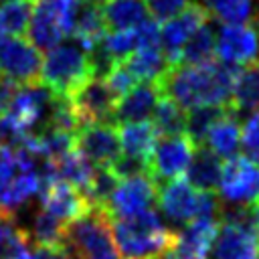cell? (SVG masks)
Returning <instances> with one entry per match:
<instances>
[{
  "instance_id": "6da1fadb",
  "label": "cell",
  "mask_w": 259,
  "mask_h": 259,
  "mask_svg": "<svg viewBox=\"0 0 259 259\" xmlns=\"http://www.w3.org/2000/svg\"><path fill=\"white\" fill-rule=\"evenodd\" d=\"M241 67L212 59L202 65H172L160 81L164 95L182 109L200 105H231L233 87Z\"/></svg>"
},
{
  "instance_id": "7a4b0ae2",
  "label": "cell",
  "mask_w": 259,
  "mask_h": 259,
  "mask_svg": "<svg viewBox=\"0 0 259 259\" xmlns=\"http://www.w3.org/2000/svg\"><path fill=\"white\" fill-rule=\"evenodd\" d=\"M109 227L123 259H160L176 243V231H170L152 206L130 217H113Z\"/></svg>"
},
{
  "instance_id": "3957f363",
  "label": "cell",
  "mask_w": 259,
  "mask_h": 259,
  "mask_svg": "<svg viewBox=\"0 0 259 259\" xmlns=\"http://www.w3.org/2000/svg\"><path fill=\"white\" fill-rule=\"evenodd\" d=\"M63 247L69 259H121L113 243L109 217L93 206L65 225Z\"/></svg>"
},
{
  "instance_id": "277c9868",
  "label": "cell",
  "mask_w": 259,
  "mask_h": 259,
  "mask_svg": "<svg viewBox=\"0 0 259 259\" xmlns=\"http://www.w3.org/2000/svg\"><path fill=\"white\" fill-rule=\"evenodd\" d=\"M91 75L89 55L77 40L55 45L40 65V83L57 97L69 99Z\"/></svg>"
},
{
  "instance_id": "5b68a950",
  "label": "cell",
  "mask_w": 259,
  "mask_h": 259,
  "mask_svg": "<svg viewBox=\"0 0 259 259\" xmlns=\"http://www.w3.org/2000/svg\"><path fill=\"white\" fill-rule=\"evenodd\" d=\"M156 202L160 210L178 225H186L198 217L219 219L221 202L214 192L196 190L188 180L172 178L164 184H158Z\"/></svg>"
},
{
  "instance_id": "8992f818",
  "label": "cell",
  "mask_w": 259,
  "mask_h": 259,
  "mask_svg": "<svg viewBox=\"0 0 259 259\" xmlns=\"http://www.w3.org/2000/svg\"><path fill=\"white\" fill-rule=\"evenodd\" d=\"M83 0H34L28 36L38 51H49L65 36H71L77 10Z\"/></svg>"
},
{
  "instance_id": "52a82bcc",
  "label": "cell",
  "mask_w": 259,
  "mask_h": 259,
  "mask_svg": "<svg viewBox=\"0 0 259 259\" xmlns=\"http://www.w3.org/2000/svg\"><path fill=\"white\" fill-rule=\"evenodd\" d=\"M40 51L26 38L14 34L0 36V75L16 85L40 81Z\"/></svg>"
},
{
  "instance_id": "ba28073f",
  "label": "cell",
  "mask_w": 259,
  "mask_h": 259,
  "mask_svg": "<svg viewBox=\"0 0 259 259\" xmlns=\"http://www.w3.org/2000/svg\"><path fill=\"white\" fill-rule=\"evenodd\" d=\"M219 192L227 204L251 206L259 200V166L247 156H231L221 168Z\"/></svg>"
},
{
  "instance_id": "9c48e42d",
  "label": "cell",
  "mask_w": 259,
  "mask_h": 259,
  "mask_svg": "<svg viewBox=\"0 0 259 259\" xmlns=\"http://www.w3.org/2000/svg\"><path fill=\"white\" fill-rule=\"evenodd\" d=\"M194 152V142L186 134L160 136V142L154 144L148 156V174L156 184L164 180L178 178L186 172Z\"/></svg>"
},
{
  "instance_id": "30bf717a",
  "label": "cell",
  "mask_w": 259,
  "mask_h": 259,
  "mask_svg": "<svg viewBox=\"0 0 259 259\" xmlns=\"http://www.w3.org/2000/svg\"><path fill=\"white\" fill-rule=\"evenodd\" d=\"M156 192H158V184L148 172L121 178L115 190L111 192L103 212L109 219L136 214L152 206V202L156 200Z\"/></svg>"
},
{
  "instance_id": "8fae6325",
  "label": "cell",
  "mask_w": 259,
  "mask_h": 259,
  "mask_svg": "<svg viewBox=\"0 0 259 259\" xmlns=\"http://www.w3.org/2000/svg\"><path fill=\"white\" fill-rule=\"evenodd\" d=\"M214 53L221 61L243 67L259 57V26L255 22L223 24L214 34Z\"/></svg>"
},
{
  "instance_id": "7c38bea8",
  "label": "cell",
  "mask_w": 259,
  "mask_h": 259,
  "mask_svg": "<svg viewBox=\"0 0 259 259\" xmlns=\"http://www.w3.org/2000/svg\"><path fill=\"white\" fill-rule=\"evenodd\" d=\"M208 259H259V243L251 221H221Z\"/></svg>"
},
{
  "instance_id": "4fadbf2b",
  "label": "cell",
  "mask_w": 259,
  "mask_h": 259,
  "mask_svg": "<svg viewBox=\"0 0 259 259\" xmlns=\"http://www.w3.org/2000/svg\"><path fill=\"white\" fill-rule=\"evenodd\" d=\"M75 148L93 166H111V162L121 154L115 123L111 121L83 123L75 132Z\"/></svg>"
},
{
  "instance_id": "5bb4252c",
  "label": "cell",
  "mask_w": 259,
  "mask_h": 259,
  "mask_svg": "<svg viewBox=\"0 0 259 259\" xmlns=\"http://www.w3.org/2000/svg\"><path fill=\"white\" fill-rule=\"evenodd\" d=\"M206 20H210V14L198 2H188L178 14L164 20V24L160 26V47L166 59L170 61V65H178L184 42Z\"/></svg>"
},
{
  "instance_id": "9a60e30c",
  "label": "cell",
  "mask_w": 259,
  "mask_h": 259,
  "mask_svg": "<svg viewBox=\"0 0 259 259\" xmlns=\"http://www.w3.org/2000/svg\"><path fill=\"white\" fill-rule=\"evenodd\" d=\"M71 107L75 109L81 125L91 121H111L117 95L109 89L103 77L91 75L71 97Z\"/></svg>"
},
{
  "instance_id": "2e32d148",
  "label": "cell",
  "mask_w": 259,
  "mask_h": 259,
  "mask_svg": "<svg viewBox=\"0 0 259 259\" xmlns=\"http://www.w3.org/2000/svg\"><path fill=\"white\" fill-rule=\"evenodd\" d=\"M38 194H40L42 210H47L49 214L59 219L63 225L79 219L81 214H85L91 208L85 194L63 178L49 180L47 184L40 186Z\"/></svg>"
},
{
  "instance_id": "e0dca14e",
  "label": "cell",
  "mask_w": 259,
  "mask_h": 259,
  "mask_svg": "<svg viewBox=\"0 0 259 259\" xmlns=\"http://www.w3.org/2000/svg\"><path fill=\"white\" fill-rule=\"evenodd\" d=\"M162 95V89L158 83H136L127 93H123L111 115V123H132V121H144L150 119L154 113V107Z\"/></svg>"
},
{
  "instance_id": "ac0fdd59",
  "label": "cell",
  "mask_w": 259,
  "mask_h": 259,
  "mask_svg": "<svg viewBox=\"0 0 259 259\" xmlns=\"http://www.w3.org/2000/svg\"><path fill=\"white\" fill-rule=\"evenodd\" d=\"M217 231H219V219H212V217L192 219L190 223L184 225V229L180 233H176L174 249L188 253V255L206 257V253L217 237Z\"/></svg>"
},
{
  "instance_id": "d6986e66",
  "label": "cell",
  "mask_w": 259,
  "mask_h": 259,
  "mask_svg": "<svg viewBox=\"0 0 259 259\" xmlns=\"http://www.w3.org/2000/svg\"><path fill=\"white\" fill-rule=\"evenodd\" d=\"M125 67L134 73L136 79L142 81H150V83H158L162 81V77L166 75V71L172 67L170 61L166 59L164 51L160 45H150V47H138L134 49L125 59H123Z\"/></svg>"
},
{
  "instance_id": "ffe728a7",
  "label": "cell",
  "mask_w": 259,
  "mask_h": 259,
  "mask_svg": "<svg viewBox=\"0 0 259 259\" xmlns=\"http://www.w3.org/2000/svg\"><path fill=\"white\" fill-rule=\"evenodd\" d=\"M221 156H217L206 144H196L190 164L186 168L188 172V182L196 190H208L214 192L219 188V178H221Z\"/></svg>"
},
{
  "instance_id": "44dd1931",
  "label": "cell",
  "mask_w": 259,
  "mask_h": 259,
  "mask_svg": "<svg viewBox=\"0 0 259 259\" xmlns=\"http://www.w3.org/2000/svg\"><path fill=\"white\" fill-rule=\"evenodd\" d=\"M105 28L125 30L136 28L146 18H150L146 0H103L99 6Z\"/></svg>"
},
{
  "instance_id": "7402d4cb",
  "label": "cell",
  "mask_w": 259,
  "mask_h": 259,
  "mask_svg": "<svg viewBox=\"0 0 259 259\" xmlns=\"http://www.w3.org/2000/svg\"><path fill=\"white\" fill-rule=\"evenodd\" d=\"M204 144L221 158L235 156L241 146V125L237 119V111H231L214 121L204 136Z\"/></svg>"
},
{
  "instance_id": "603a6c76",
  "label": "cell",
  "mask_w": 259,
  "mask_h": 259,
  "mask_svg": "<svg viewBox=\"0 0 259 259\" xmlns=\"http://www.w3.org/2000/svg\"><path fill=\"white\" fill-rule=\"evenodd\" d=\"M117 136H119V148L127 156H136L148 162V156L156 144V130L152 121H132V123H117Z\"/></svg>"
},
{
  "instance_id": "cb8c5ba5",
  "label": "cell",
  "mask_w": 259,
  "mask_h": 259,
  "mask_svg": "<svg viewBox=\"0 0 259 259\" xmlns=\"http://www.w3.org/2000/svg\"><path fill=\"white\" fill-rule=\"evenodd\" d=\"M231 107L237 113L259 109V57L241 67L233 87Z\"/></svg>"
},
{
  "instance_id": "d4e9b609",
  "label": "cell",
  "mask_w": 259,
  "mask_h": 259,
  "mask_svg": "<svg viewBox=\"0 0 259 259\" xmlns=\"http://www.w3.org/2000/svg\"><path fill=\"white\" fill-rule=\"evenodd\" d=\"M103 34H105V22H103L99 6L89 4V2H81L77 16H75V22H73L71 36L85 51H89L103 38Z\"/></svg>"
},
{
  "instance_id": "484cf974",
  "label": "cell",
  "mask_w": 259,
  "mask_h": 259,
  "mask_svg": "<svg viewBox=\"0 0 259 259\" xmlns=\"http://www.w3.org/2000/svg\"><path fill=\"white\" fill-rule=\"evenodd\" d=\"M212 59H217V53H214V30L210 26V20H206L184 42V47L180 51L178 65H202V63H208Z\"/></svg>"
},
{
  "instance_id": "4316f807",
  "label": "cell",
  "mask_w": 259,
  "mask_h": 259,
  "mask_svg": "<svg viewBox=\"0 0 259 259\" xmlns=\"http://www.w3.org/2000/svg\"><path fill=\"white\" fill-rule=\"evenodd\" d=\"M53 164H55V170H57V178H63V180L71 182L81 192L87 188V184L93 176V170H95V166L77 148H73L67 154H63L61 158L53 160Z\"/></svg>"
},
{
  "instance_id": "83f0119b",
  "label": "cell",
  "mask_w": 259,
  "mask_h": 259,
  "mask_svg": "<svg viewBox=\"0 0 259 259\" xmlns=\"http://www.w3.org/2000/svg\"><path fill=\"white\" fill-rule=\"evenodd\" d=\"M152 125L158 136H176L184 134L186 127V111L168 95H160L154 113H152Z\"/></svg>"
},
{
  "instance_id": "f1b7e54d",
  "label": "cell",
  "mask_w": 259,
  "mask_h": 259,
  "mask_svg": "<svg viewBox=\"0 0 259 259\" xmlns=\"http://www.w3.org/2000/svg\"><path fill=\"white\" fill-rule=\"evenodd\" d=\"M26 249H30L28 229L20 227L14 214L0 210V259H16Z\"/></svg>"
},
{
  "instance_id": "f546056e",
  "label": "cell",
  "mask_w": 259,
  "mask_h": 259,
  "mask_svg": "<svg viewBox=\"0 0 259 259\" xmlns=\"http://www.w3.org/2000/svg\"><path fill=\"white\" fill-rule=\"evenodd\" d=\"M235 111L231 105H200V107H192L190 113H186V127L184 134L196 144H204V136L210 130V125L214 121H219L221 117H225L227 113Z\"/></svg>"
},
{
  "instance_id": "4dcf8cb0",
  "label": "cell",
  "mask_w": 259,
  "mask_h": 259,
  "mask_svg": "<svg viewBox=\"0 0 259 259\" xmlns=\"http://www.w3.org/2000/svg\"><path fill=\"white\" fill-rule=\"evenodd\" d=\"M34 0H6L0 2V36L14 34L20 36L26 32Z\"/></svg>"
},
{
  "instance_id": "1f68e13d",
  "label": "cell",
  "mask_w": 259,
  "mask_h": 259,
  "mask_svg": "<svg viewBox=\"0 0 259 259\" xmlns=\"http://www.w3.org/2000/svg\"><path fill=\"white\" fill-rule=\"evenodd\" d=\"M63 233H65V225L59 219H55L42 208L34 212L32 231H28L30 241L34 245H63Z\"/></svg>"
},
{
  "instance_id": "d6a6232c",
  "label": "cell",
  "mask_w": 259,
  "mask_h": 259,
  "mask_svg": "<svg viewBox=\"0 0 259 259\" xmlns=\"http://www.w3.org/2000/svg\"><path fill=\"white\" fill-rule=\"evenodd\" d=\"M204 8L223 24H235L251 18L253 0H204Z\"/></svg>"
},
{
  "instance_id": "836d02e7",
  "label": "cell",
  "mask_w": 259,
  "mask_h": 259,
  "mask_svg": "<svg viewBox=\"0 0 259 259\" xmlns=\"http://www.w3.org/2000/svg\"><path fill=\"white\" fill-rule=\"evenodd\" d=\"M241 146L245 156L259 166V109H255L241 125Z\"/></svg>"
},
{
  "instance_id": "e575fe53",
  "label": "cell",
  "mask_w": 259,
  "mask_h": 259,
  "mask_svg": "<svg viewBox=\"0 0 259 259\" xmlns=\"http://www.w3.org/2000/svg\"><path fill=\"white\" fill-rule=\"evenodd\" d=\"M103 79H105V83L109 85V89L117 95V99L123 95V93H127L136 83H138V79L134 77V73L125 67V63L123 61H119V63H115L105 75H103Z\"/></svg>"
},
{
  "instance_id": "d590c367",
  "label": "cell",
  "mask_w": 259,
  "mask_h": 259,
  "mask_svg": "<svg viewBox=\"0 0 259 259\" xmlns=\"http://www.w3.org/2000/svg\"><path fill=\"white\" fill-rule=\"evenodd\" d=\"M186 4H188V0H146L148 12H150L152 18L158 20V22H164V20L172 18V16L178 14Z\"/></svg>"
},
{
  "instance_id": "8d00e7d4",
  "label": "cell",
  "mask_w": 259,
  "mask_h": 259,
  "mask_svg": "<svg viewBox=\"0 0 259 259\" xmlns=\"http://www.w3.org/2000/svg\"><path fill=\"white\" fill-rule=\"evenodd\" d=\"M160 259H206V257H198V255H188V253H182L178 249H168Z\"/></svg>"
},
{
  "instance_id": "74e56055",
  "label": "cell",
  "mask_w": 259,
  "mask_h": 259,
  "mask_svg": "<svg viewBox=\"0 0 259 259\" xmlns=\"http://www.w3.org/2000/svg\"><path fill=\"white\" fill-rule=\"evenodd\" d=\"M251 223H253V231H255V237L259 243V200L255 204H251Z\"/></svg>"
},
{
  "instance_id": "f35d334b",
  "label": "cell",
  "mask_w": 259,
  "mask_h": 259,
  "mask_svg": "<svg viewBox=\"0 0 259 259\" xmlns=\"http://www.w3.org/2000/svg\"><path fill=\"white\" fill-rule=\"evenodd\" d=\"M0 2H6V0H0Z\"/></svg>"
}]
</instances>
